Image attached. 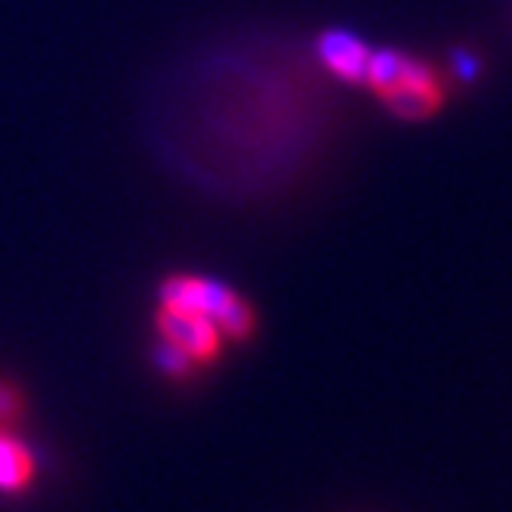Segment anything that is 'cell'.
Masks as SVG:
<instances>
[{
    "mask_svg": "<svg viewBox=\"0 0 512 512\" xmlns=\"http://www.w3.org/2000/svg\"><path fill=\"white\" fill-rule=\"evenodd\" d=\"M364 87H368L392 115L405 121H426L445 105L448 90L438 71L414 56L395 50H374L368 71H364Z\"/></svg>",
    "mask_w": 512,
    "mask_h": 512,
    "instance_id": "1",
    "label": "cell"
},
{
    "mask_svg": "<svg viewBox=\"0 0 512 512\" xmlns=\"http://www.w3.org/2000/svg\"><path fill=\"white\" fill-rule=\"evenodd\" d=\"M158 300L189 306L219 324L229 343H244L256 331V312L235 287L204 275H170L158 287Z\"/></svg>",
    "mask_w": 512,
    "mask_h": 512,
    "instance_id": "2",
    "label": "cell"
},
{
    "mask_svg": "<svg viewBox=\"0 0 512 512\" xmlns=\"http://www.w3.org/2000/svg\"><path fill=\"white\" fill-rule=\"evenodd\" d=\"M371 47H364L355 34L346 31H324L315 41V56L334 78L349 84H364V71L371 62Z\"/></svg>",
    "mask_w": 512,
    "mask_h": 512,
    "instance_id": "3",
    "label": "cell"
},
{
    "mask_svg": "<svg viewBox=\"0 0 512 512\" xmlns=\"http://www.w3.org/2000/svg\"><path fill=\"white\" fill-rule=\"evenodd\" d=\"M34 479H38V457L13 426H0V494H25Z\"/></svg>",
    "mask_w": 512,
    "mask_h": 512,
    "instance_id": "4",
    "label": "cell"
}]
</instances>
